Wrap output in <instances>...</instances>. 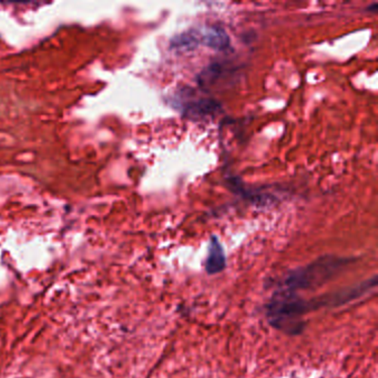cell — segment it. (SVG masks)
<instances>
[{"label":"cell","mask_w":378,"mask_h":378,"mask_svg":"<svg viewBox=\"0 0 378 378\" xmlns=\"http://www.w3.org/2000/svg\"><path fill=\"white\" fill-rule=\"evenodd\" d=\"M312 311L309 300L279 287L266 305V318L274 329L287 335H298L305 329L302 318Z\"/></svg>","instance_id":"obj_1"},{"label":"cell","mask_w":378,"mask_h":378,"mask_svg":"<svg viewBox=\"0 0 378 378\" xmlns=\"http://www.w3.org/2000/svg\"><path fill=\"white\" fill-rule=\"evenodd\" d=\"M351 262L352 259L333 255L320 257L303 268L290 270L284 279L282 280L280 289L292 293L314 290L334 279Z\"/></svg>","instance_id":"obj_2"},{"label":"cell","mask_w":378,"mask_h":378,"mask_svg":"<svg viewBox=\"0 0 378 378\" xmlns=\"http://www.w3.org/2000/svg\"><path fill=\"white\" fill-rule=\"evenodd\" d=\"M198 44H205L214 50H225L229 47V35L221 27H205L194 31Z\"/></svg>","instance_id":"obj_3"},{"label":"cell","mask_w":378,"mask_h":378,"mask_svg":"<svg viewBox=\"0 0 378 378\" xmlns=\"http://www.w3.org/2000/svg\"><path fill=\"white\" fill-rule=\"evenodd\" d=\"M227 268V257L224 254L220 241L216 237L211 238L210 246H209V255L205 262V270L207 274L214 275L220 273Z\"/></svg>","instance_id":"obj_4"},{"label":"cell","mask_w":378,"mask_h":378,"mask_svg":"<svg viewBox=\"0 0 378 378\" xmlns=\"http://www.w3.org/2000/svg\"><path fill=\"white\" fill-rule=\"evenodd\" d=\"M220 110V105L211 99H202L185 105L183 114L192 120H203Z\"/></svg>","instance_id":"obj_5"}]
</instances>
